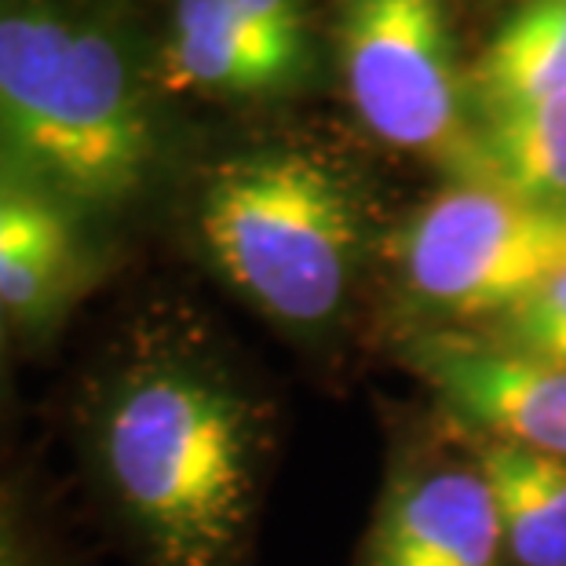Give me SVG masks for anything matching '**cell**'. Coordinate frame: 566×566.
Returning <instances> with one entry per match:
<instances>
[{
    "mask_svg": "<svg viewBox=\"0 0 566 566\" xmlns=\"http://www.w3.org/2000/svg\"><path fill=\"white\" fill-rule=\"evenodd\" d=\"M99 461L154 566H238L260 493L263 424L220 366L158 352L111 384Z\"/></svg>",
    "mask_w": 566,
    "mask_h": 566,
    "instance_id": "cell-1",
    "label": "cell"
},
{
    "mask_svg": "<svg viewBox=\"0 0 566 566\" xmlns=\"http://www.w3.org/2000/svg\"><path fill=\"white\" fill-rule=\"evenodd\" d=\"M154 125L111 33L44 0H0V172L74 209L143 187Z\"/></svg>",
    "mask_w": 566,
    "mask_h": 566,
    "instance_id": "cell-2",
    "label": "cell"
},
{
    "mask_svg": "<svg viewBox=\"0 0 566 566\" xmlns=\"http://www.w3.org/2000/svg\"><path fill=\"white\" fill-rule=\"evenodd\" d=\"M198 234L220 274L300 333L344 311L363 252V205L336 161L304 147L238 154L212 168Z\"/></svg>",
    "mask_w": 566,
    "mask_h": 566,
    "instance_id": "cell-3",
    "label": "cell"
},
{
    "mask_svg": "<svg viewBox=\"0 0 566 566\" xmlns=\"http://www.w3.org/2000/svg\"><path fill=\"white\" fill-rule=\"evenodd\" d=\"M399 271L420 315L490 325L566 271V205L464 179L409 220Z\"/></svg>",
    "mask_w": 566,
    "mask_h": 566,
    "instance_id": "cell-4",
    "label": "cell"
},
{
    "mask_svg": "<svg viewBox=\"0 0 566 566\" xmlns=\"http://www.w3.org/2000/svg\"><path fill=\"white\" fill-rule=\"evenodd\" d=\"M344 81L355 114L388 147L483 179L442 0H344Z\"/></svg>",
    "mask_w": 566,
    "mask_h": 566,
    "instance_id": "cell-5",
    "label": "cell"
},
{
    "mask_svg": "<svg viewBox=\"0 0 566 566\" xmlns=\"http://www.w3.org/2000/svg\"><path fill=\"white\" fill-rule=\"evenodd\" d=\"M402 363L479 439L566 461V366L464 329L417 333L402 347Z\"/></svg>",
    "mask_w": 566,
    "mask_h": 566,
    "instance_id": "cell-6",
    "label": "cell"
},
{
    "mask_svg": "<svg viewBox=\"0 0 566 566\" xmlns=\"http://www.w3.org/2000/svg\"><path fill=\"white\" fill-rule=\"evenodd\" d=\"M504 530L479 464H439L395 483L366 566H504Z\"/></svg>",
    "mask_w": 566,
    "mask_h": 566,
    "instance_id": "cell-7",
    "label": "cell"
},
{
    "mask_svg": "<svg viewBox=\"0 0 566 566\" xmlns=\"http://www.w3.org/2000/svg\"><path fill=\"white\" fill-rule=\"evenodd\" d=\"M165 63L176 88L263 95L285 88L300 74L304 48L256 30L234 0H176Z\"/></svg>",
    "mask_w": 566,
    "mask_h": 566,
    "instance_id": "cell-8",
    "label": "cell"
},
{
    "mask_svg": "<svg viewBox=\"0 0 566 566\" xmlns=\"http://www.w3.org/2000/svg\"><path fill=\"white\" fill-rule=\"evenodd\" d=\"M475 464L497 501L504 548L515 566H566V461L479 439Z\"/></svg>",
    "mask_w": 566,
    "mask_h": 566,
    "instance_id": "cell-9",
    "label": "cell"
},
{
    "mask_svg": "<svg viewBox=\"0 0 566 566\" xmlns=\"http://www.w3.org/2000/svg\"><path fill=\"white\" fill-rule=\"evenodd\" d=\"M468 92L486 117L566 95V0H526L479 55Z\"/></svg>",
    "mask_w": 566,
    "mask_h": 566,
    "instance_id": "cell-10",
    "label": "cell"
},
{
    "mask_svg": "<svg viewBox=\"0 0 566 566\" xmlns=\"http://www.w3.org/2000/svg\"><path fill=\"white\" fill-rule=\"evenodd\" d=\"M483 184L566 205V95L490 114L479 132Z\"/></svg>",
    "mask_w": 566,
    "mask_h": 566,
    "instance_id": "cell-11",
    "label": "cell"
},
{
    "mask_svg": "<svg viewBox=\"0 0 566 566\" xmlns=\"http://www.w3.org/2000/svg\"><path fill=\"white\" fill-rule=\"evenodd\" d=\"M19 260L81 263L74 212L44 190L0 172V268Z\"/></svg>",
    "mask_w": 566,
    "mask_h": 566,
    "instance_id": "cell-12",
    "label": "cell"
},
{
    "mask_svg": "<svg viewBox=\"0 0 566 566\" xmlns=\"http://www.w3.org/2000/svg\"><path fill=\"white\" fill-rule=\"evenodd\" d=\"M486 336L512 352L566 366V271L486 325Z\"/></svg>",
    "mask_w": 566,
    "mask_h": 566,
    "instance_id": "cell-13",
    "label": "cell"
},
{
    "mask_svg": "<svg viewBox=\"0 0 566 566\" xmlns=\"http://www.w3.org/2000/svg\"><path fill=\"white\" fill-rule=\"evenodd\" d=\"M234 8L274 41L304 48V19H300L296 0H234Z\"/></svg>",
    "mask_w": 566,
    "mask_h": 566,
    "instance_id": "cell-14",
    "label": "cell"
},
{
    "mask_svg": "<svg viewBox=\"0 0 566 566\" xmlns=\"http://www.w3.org/2000/svg\"><path fill=\"white\" fill-rule=\"evenodd\" d=\"M0 566H30L27 556H22L19 537L11 534V526L4 523V515H0Z\"/></svg>",
    "mask_w": 566,
    "mask_h": 566,
    "instance_id": "cell-15",
    "label": "cell"
},
{
    "mask_svg": "<svg viewBox=\"0 0 566 566\" xmlns=\"http://www.w3.org/2000/svg\"><path fill=\"white\" fill-rule=\"evenodd\" d=\"M0 340H4V304H0Z\"/></svg>",
    "mask_w": 566,
    "mask_h": 566,
    "instance_id": "cell-16",
    "label": "cell"
}]
</instances>
